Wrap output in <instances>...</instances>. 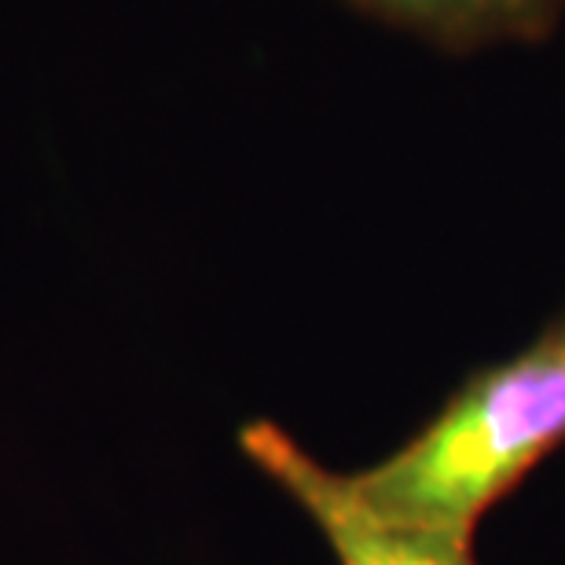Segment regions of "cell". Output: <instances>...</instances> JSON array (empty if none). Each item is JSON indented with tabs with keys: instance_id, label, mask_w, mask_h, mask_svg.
<instances>
[{
	"instance_id": "obj_3",
	"label": "cell",
	"mask_w": 565,
	"mask_h": 565,
	"mask_svg": "<svg viewBox=\"0 0 565 565\" xmlns=\"http://www.w3.org/2000/svg\"><path fill=\"white\" fill-rule=\"evenodd\" d=\"M345 4L448 52L544 41L565 15V0H345Z\"/></svg>"
},
{
	"instance_id": "obj_2",
	"label": "cell",
	"mask_w": 565,
	"mask_h": 565,
	"mask_svg": "<svg viewBox=\"0 0 565 565\" xmlns=\"http://www.w3.org/2000/svg\"><path fill=\"white\" fill-rule=\"evenodd\" d=\"M239 451L290 503H298L338 565H478L470 544L375 514L360 500L349 473L323 467L273 419L246 423L239 429Z\"/></svg>"
},
{
	"instance_id": "obj_1",
	"label": "cell",
	"mask_w": 565,
	"mask_h": 565,
	"mask_svg": "<svg viewBox=\"0 0 565 565\" xmlns=\"http://www.w3.org/2000/svg\"><path fill=\"white\" fill-rule=\"evenodd\" d=\"M565 448V309L495 364L473 367L415 434L349 473L371 511L473 547L481 518Z\"/></svg>"
}]
</instances>
